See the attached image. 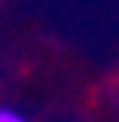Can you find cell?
<instances>
[{
    "label": "cell",
    "mask_w": 119,
    "mask_h": 122,
    "mask_svg": "<svg viewBox=\"0 0 119 122\" xmlns=\"http://www.w3.org/2000/svg\"><path fill=\"white\" fill-rule=\"evenodd\" d=\"M0 122H26L19 112H13V109H0Z\"/></svg>",
    "instance_id": "6da1fadb"
}]
</instances>
